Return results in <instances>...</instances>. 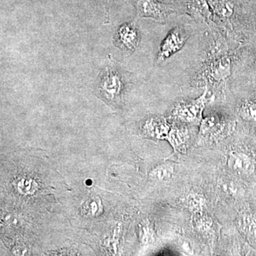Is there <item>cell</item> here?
<instances>
[{"label": "cell", "instance_id": "cell-13", "mask_svg": "<svg viewBox=\"0 0 256 256\" xmlns=\"http://www.w3.org/2000/svg\"><path fill=\"white\" fill-rule=\"evenodd\" d=\"M238 114L242 120L247 122H256V101L244 100L239 107Z\"/></svg>", "mask_w": 256, "mask_h": 256}, {"label": "cell", "instance_id": "cell-3", "mask_svg": "<svg viewBox=\"0 0 256 256\" xmlns=\"http://www.w3.org/2000/svg\"><path fill=\"white\" fill-rule=\"evenodd\" d=\"M124 76L117 69L108 66L101 72L98 80L100 96L110 104H116L121 98L124 89Z\"/></svg>", "mask_w": 256, "mask_h": 256}, {"label": "cell", "instance_id": "cell-20", "mask_svg": "<svg viewBox=\"0 0 256 256\" xmlns=\"http://www.w3.org/2000/svg\"><path fill=\"white\" fill-rule=\"evenodd\" d=\"M220 1H222V0H206L207 2L210 4V9H212V8H213L215 4H216L217 3L220 2Z\"/></svg>", "mask_w": 256, "mask_h": 256}, {"label": "cell", "instance_id": "cell-14", "mask_svg": "<svg viewBox=\"0 0 256 256\" xmlns=\"http://www.w3.org/2000/svg\"><path fill=\"white\" fill-rule=\"evenodd\" d=\"M186 206L190 212L194 214L202 213L203 212L206 200L203 195L198 193L190 194L186 198Z\"/></svg>", "mask_w": 256, "mask_h": 256}, {"label": "cell", "instance_id": "cell-19", "mask_svg": "<svg viewBox=\"0 0 256 256\" xmlns=\"http://www.w3.org/2000/svg\"><path fill=\"white\" fill-rule=\"evenodd\" d=\"M98 204L96 202H92V204H90V210H92V214H95L96 210H98Z\"/></svg>", "mask_w": 256, "mask_h": 256}, {"label": "cell", "instance_id": "cell-6", "mask_svg": "<svg viewBox=\"0 0 256 256\" xmlns=\"http://www.w3.org/2000/svg\"><path fill=\"white\" fill-rule=\"evenodd\" d=\"M226 124L220 114H212L202 119L200 122V137L202 140H214L223 136L226 130Z\"/></svg>", "mask_w": 256, "mask_h": 256}, {"label": "cell", "instance_id": "cell-7", "mask_svg": "<svg viewBox=\"0 0 256 256\" xmlns=\"http://www.w3.org/2000/svg\"><path fill=\"white\" fill-rule=\"evenodd\" d=\"M178 12L191 15L195 18L210 20L213 12L206 0H176Z\"/></svg>", "mask_w": 256, "mask_h": 256}, {"label": "cell", "instance_id": "cell-17", "mask_svg": "<svg viewBox=\"0 0 256 256\" xmlns=\"http://www.w3.org/2000/svg\"><path fill=\"white\" fill-rule=\"evenodd\" d=\"M252 48L250 52V60H252V75L254 80L256 82V38H254V43L252 44Z\"/></svg>", "mask_w": 256, "mask_h": 256}, {"label": "cell", "instance_id": "cell-9", "mask_svg": "<svg viewBox=\"0 0 256 256\" xmlns=\"http://www.w3.org/2000/svg\"><path fill=\"white\" fill-rule=\"evenodd\" d=\"M171 128L166 121L158 118H152L144 122L142 130L146 136L150 137L166 140Z\"/></svg>", "mask_w": 256, "mask_h": 256}, {"label": "cell", "instance_id": "cell-10", "mask_svg": "<svg viewBox=\"0 0 256 256\" xmlns=\"http://www.w3.org/2000/svg\"><path fill=\"white\" fill-rule=\"evenodd\" d=\"M166 140L172 146L175 153L185 152L188 140V131L185 128H171Z\"/></svg>", "mask_w": 256, "mask_h": 256}, {"label": "cell", "instance_id": "cell-2", "mask_svg": "<svg viewBox=\"0 0 256 256\" xmlns=\"http://www.w3.org/2000/svg\"><path fill=\"white\" fill-rule=\"evenodd\" d=\"M208 88H205L204 92L198 98L188 101H181L175 104L172 110L173 118L186 124H200L205 105L208 102Z\"/></svg>", "mask_w": 256, "mask_h": 256}, {"label": "cell", "instance_id": "cell-18", "mask_svg": "<svg viewBox=\"0 0 256 256\" xmlns=\"http://www.w3.org/2000/svg\"><path fill=\"white\" fill-rule=\"evenodd\" d=\"M142 240L144 244H148V242L152 240V232L148 227H144L142 228Z\"/></svg>", "mask_w": 256, "mask_h": 256}, {"label": "cell", "instance_id": "cell-22", "mask_svg": "<svg viewBox=\"0 0 256 256\" xmlns=\"http://www.w3.org/2000/svg\"><path fill=\"white\" fill-rule=\"evenodd\" d=\"M128 1H129V2H130V0H128Z\"/></svg>", "mask_w": 256, "mask_h": 256}, {"label": "cell", "instance_id": "cell-16", "mask_svg": "<svg viewBox=\"0 0 256 256\" xmlns=\"http://www.w3.org/2000/svg\"><path fill=\"white\" fill-rule=\"evenodd\" d=\"M18 188L22 193L30 194L36 191L37 184L32 178H24L18 182Z\"/></svg>", "mask_w": 256, "mask_h": 256}, {"label": "cell", "instance_id": "cell-11", "mask_svg": "<svg viewBox=\"0 0 256 256\" xmlns=\"http://www.w3.org/2000/svg\"><path fill=\"white\" fill-rule=\"evenodd\" d=\"M230 60L227 57L215 60L208 67V77L216 82L225 80L230 76Z\"/></svg>", "mask_w": 256, "mask_h": 256}, {"label": "cell", "instance_id": "cell-1", "mask_svg": "<svg viewBox=\"0 0 256 256\" xmlns=\"http://www.w3.org/2000/svg\"><path fill=\"white\" fill-rule=\"evenodd\" d=\"M130 2L136 8V20L151 18L164 23L170 15L178 12L175 2L166 4L158 0H130Z\"/></svg>", "mask_w": 256, "mask_h": 256}, {"label": "cell", "instance_id": "cell-5", "mask_svg": "<svg viewBox=\"0 0 256 256\" xmlns=\"http://www.w3.org/2000/svg\"><path fill=\"white\" fill-rule=\"evenodd\" d=\"M114 41L119 48L134 52L140 41L139 30L134 22L124 24L116 32Z\"/></svg>", "mask_w": 256, "mask_h": 256}, {"label": "cell", "instance_id": "cell-15", "mask_svg": "<svg viewBox=\"0 0 256 256\" xmlns=\"http://www.w3.org/2000/svg\"><path fill=\"white\" fill-rule=\"evenodd\" d=\"M194 226L196 230L202 234H207L212 230L214 222L210 216L202 213L194 214Z\"/></svg>", "mask_w": 256, "mask_h": 256}, {"label": "cell", "instance_id": "cell-8", "mask_svg": "<svg viewBox=\"0 0 256 256\" xmlns=\"http://www.w3.org/2000/svg\"><path fill=\"white\" fill-rule=\"evenodd\" d=\"M227 164L232 171L239 174H252L256 170L255 162L245 153L230 152L227 156Z\"/></svg>", "mask_w": 256, "mask_h": 256}, {"label": "cell", "instance_id": "cell-12", "mask_svg": "<svg viewBox=\"0 0 256 256\" xmlns=\"http://www.w3.org/2000/svg\"><path fill=\"white\" fill-rule=\"evenodd\" d=\"M174 172V168L172 165L162 164L152 170L150 175L158 181L168 182L172 178Z\"/></svg>", "mask_w": 256, "mask_h": 256}, {"label": "cell", "instance_id": "cell-4", "mask_svg": "<svg viewBox=\"0 0 256 256\" xmlns=\"http://www.w3.org/2000/svg\"><path fill=\"white\" fill-rule=\"evenodd\" d=\"M188 38V34L180 26L171 30L160 46L158 62L159 63L164 62L178 52L185 44Z\"/></svg>", "mask_w": 256, "mask_h": 256}, {"label": "cell", "instance_id": "cell-21", "mask_svg": "<svg viewBox=\"0 0 256 256\" xmlns=\"http://www.w3.org/2000/svg\"><path fill=\"white\" fill-rule=\"evenodd\" d=\"M109 2H110V0H106V8L107 14H108Z\"/></svg>", "mask_w": 256, "mask_h": 256}]
</instances>
